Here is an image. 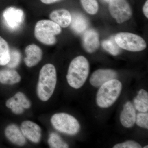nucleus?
Masks as SVG:
<instances>
[{"label": "nucleus", "mask_w": 148, "mask_h": 148, "mask_svg": "<svg viewBox=\"0 0 148 148\" xmlns=\"http://www.w3.org/2000/svg\"><path fill=\"white\" fill-rule=\"evenodd\" d=\"M56 82L55 66L50 64H45L40 71L37 84V95L41 101L45 102L50 99L54 92Z\"/></svg>", "instance_id": "f257e3e1"}, {"label": "nucleus", "mask_w": 148, "mask_h": 148, "mask_svg": "<svg viewBox=\"0 0 148 148\" xmlns=\"http://www.w3.org/2000/svg\"><path fill=\"white\" fill-rule=\"evenodd\" d=\"M89 69V63L84 56H79L73 59L66 76L69 85L75 89L82 87L88 77Z\"/></svg>", "instance_id": "f03ea898"}, {"label": "nucleus", "mask_w": 148, "mask_h": 148, "mask_svg": "<svg viewBox=\"0 0 148 148\" xmlns=\"http://www.w3.org/2000/svg\"><path fill=\"white\" fill-rule=\"evenodd\" d=\"M122 85L118 80L109 81L100 86L97 95L96 102L99 107L109 108L116 101L121 92Z\"/></svg>", "instance_id": "7ed1b4c3"}, {"label": "nucleus", "mask_w": 148, "mask_h": 148, "mask_svg": "<svg viewBox=\"0 0 148 148\" xmlns=\"http://www.w3.org/2000/svg\"><path fill=\"white\" fill-rule=\"evenodd\" d=\"M61 32V27L50 20H40L35 26V36L40 42L47 45H53L56 42L55 36Z\"/></svg>", "instance_id": "20e7f679"}, {"label": "nucleus", "mask_w": 148, "mask_h": 148, "mask_svg": "<svg viewBox=\"0 0 148 148\" xmlns=\"http://www.w3.org/2000/svg\"><path fill=\"white\" fill-rule=\"evenodd\" d=\"M51 122L55 129L67 135H76L80 129V125L77 120L68 114H56L51 117Z\"/></svg>", "instance_id": "39448f33"}, {"label": "nucleus", "mask_w": 148, "mask_h": 148, "mask_svg": "<svg viewBox=\"0 0 148 148\" xmlns=\"http://www.w3.org/2000/svg\"><path fill=\"white\" fill-rule=\"evenodd\" d=\"M116 43L121 48L131 51H140L147 47L145 40L135 34L127 32L118 33L114 37Z\"/></svg>", "instance_id": "423d86ee"}, {"label": "nucleus", "mask_w": 148, "mask_h": 148, "mask_svg": "<svg viewBox=\"0 0 148 148\" xmlns=\"http://www.w3.org/2000/svg\"><path fill=\"white\" fill-rule=\"evenodd\" d=\"M109 9L111 16L119 24L131 18L132 12L126 0H111Z\"/></svg>", "instance_id": "0eeeda50"}, {"label": "nucleus", "mask_w": 148, "mask_h": 148, "mask_svg": "<svg viewBox=\"0 0 148 148\" xmlns=\"http://www.w3.org/2000/svg\"><path fill=\"white\" fill-rule=\"evenodd\" d=\"M3 16L6 26L11 30H15L21 26L24 21V13L21 9L11 7L4 11Z\"/></svg>", "instance_id": "6e6552de"}, {"label": "nucleus", "mask_w": 148, "mask_h": 148, "mask_svg": "<svg viewBox=\"0 0 148 148\" xmlns=\"http://www.w3.org/2000/svg\"><path fill=\"white\" fill-rule=\"evenodd\" d=\"M6 106L15 114H21L24 109L30 108L31 103L23 92H18L6 102Z\"/></svg>", "instance_id": "1a4fd4ad"}, {"label": "nucleus", "mask_w": 148, "mask_h": 148, "mask_svg": "<svg viewBox=\"0 0 148 148\" xmlns=\"http://www.w3.org/2000/svg\"><path fill=\"white\" fill-rule=\"evenodd\" d=\"M20 128L25 138L32 143H39L41 138V129L39 125L30 121H25L21 123Z\"/></svg>", "instance_id": "9d476101"}, {"label": "nucleus", "mask_w": 148, "mask_h": 148, "mask_svg": "<svg viewBox=\"0 0 148 148\" xmlns=\"http://www.w3.org/2000/svg\"><path fill=\"white\" fill-rule=\"evenodd\" d=\"M117 74L115 71L111 69H99L91 75L90 83L95 87H99L103 84L111 80L116 79Z\"/></svg>", "instance_id": "9b49d317"}, {"label": "nucleus", "mask_w": 148, "mask_h": 148, "mask_svg": "<svg viewBox=\"0 0 148 148\" xmlns=\"http://www.w3.org/2000/svg\"><path fill=\"white\" fill-rule=\"evenodd\" d=\"M25 52L26 57L24 58V61L28 67L36 66L42 58V50L39 47L36 45L27 46L25 49Z\"/></svg>", "instance_id": "f8f14e48"}, {"label": "nucleus", "mask_w": 148, "mask_h": 148, "mask_svg": "<svg viewBox=\"0 0 148 148\" xmlns=\"http://www.w3.org/2000/svg\"><path fill=\"white\" fill-rule=\"evenodd\" d=\"M136 117V111L132 103L129 101L126 102L120 117L121 124L126 128L132 127L135 123Z\"/></svg>", "instance_id": "ddd939ff"}, {"label": "nucleus", "mask_w": 148, "mask_h": 148, "mask_svg": "<svg viewBox=\"0 0 148 148\" xmlns=\"http://www.w3.org/2000/svg\"><path fill=\"white\" fill-rule=\"evenodd\" d=\"M82 41L84 49L88 52L92 53L95 52L100 45L98 32L93 29L86 31L83 36Z\"/></svg>", "instance_id": "4468645a"}, {"label": "nucleus", "mask_w": 148, "mask_h": 148, "mask_svg": "<svg viewBox=\"0 0 148 148\" xmlns=\"http://www.w3.org/2000/svg\"><path fill=\"white\" fill-rule=\"evenodd\" d=\"M5 134L8 140L14 145L23 146L26 144V138L16 125H8L5 130Z\"/></svg>", "instance_id": "2eb2a0df"}, {"label": "nucleus", "mask_w": 148, "mask_h": 148, "mask_svg": "<svg viewBox=\"0 0 148 148\" xmlns=\"http://www.w3.org/2000/svg\"><path fill=\"white\" fill-rule=\"evenodd\" d=\"M49 16L51 21L63 28L69 27L71 21V15L69 11L65 9L53 11L50 14Z\"/></svg>", "instance_id": "dca6fc26"}, {"label": "nucleus", "mask_w": 148, "mask_h": 148, "mask_svg": "<svg viewBox=\"0 0 148 148\" xmlns=\"http://www.w3.org/2000/svg\"><path fill=\"white\" fill-rule=\"evenodd\" d=\"M21 77L18 72L13 69L0 71V83L3 84L13 85L18 83Z\"/></svg>", "instance_id": "f3484780"}, {"label": "nucleus", "mask_w": 148, "mask_h": 148, "mask_svg": "<svg viewBox=\"0 0 148 148\" xmlns=\"http://www.w3.org/2000/svg\"><path fill=\"white\" fill-rule=\"evenodd\" d=\"M71 28L78 34L82 33L87 29L88 22L87 19L82 14L75 13L71 16Z\"/></svg>", "instance_id": "a211bd4d"}, {"label": "nucleus", "mask_w": 148, "mask_h": 148, "mask_svg": "<svg viewBox=\"0 0 148 148\" xmlns=\"http://www.w3.org/2000/svg\"><path fill=\"white\" fill-rule=\"evenodd\" d=\"M135 108L140 112L145 113L148 111V93L146 90L142 89L138 92L134 99Z\"/></svg>", "instance_id": "6ab92c4d"}, {"label": "nucleus", "mask_w": 148, "mask_h": 148, "mask_svg": "<svg viewBox=\"0 0 148 148\" xmlns=\"http://www.w3.org/2000/svg\"><path fill=\"white\" fill-rule=\"evenodd\" d=\"M10 59V50L8 43L0 36V66L7 65Z\"/></svg>", "instance_id": "aec40b11"}, {"label": "nucleus", "mask_w": 148, "mask_h": 148, "mask_svg": "<svg viewBox=\"0 0 148 148\" xmlns=\"http://www.w3.org/2000/svg\"><path fill=\"white\" fill-rule=\"evenodd\" d=\"M102 45L104 49L113 56L119 55L121 51V48L115 40L114 37L103 41Z\"/></svg>", "instance_id": "412c9836"}, {"label": "nucleus", "mask_w": 148, "mask_h": 148, "mask_svg": "<svg viewBox=\"0 0 148 148\" xmlns=\"http://www.w3.org/2000/svg\"><path fill=\"white\" fill-rule=\"evenodd\" d=\"M48 143L51 148H69V145L61 139L58 134L55 132L50 134L48 140Z\"/></svg>", "instance_id": "4be33fe9"}, {"label": "nucleus", "mask_w": 148, "mask_h": 148, "mask_svg": "<svg viewBox=\"0 0 148 148\" xmlns=\"http://www.w3.org/2000/svg\"><path fill=\"white\" fill-rule=\"evenodd\" d=\"M81 2L85 10L89 14H94L97 13L98 5L96 0H81Z\"/></svg>", "instance_id": "5701e85b"}, {"label": "nucleus", "mask_w": 148, "mask_h": 148, "mask_svg": "<svg viewBox=\"0 0 148 148\" xmlns=\"http://www.w3.org/2000/svg\"><path fill=\"white\" fill-rule=\"evenodd\" d=\"M21 56L18 51H10V59L7 64L9 68L14 69L16 68L19 65L21 61Z\"/></svg>", "instance_id": "b1692460"}, {"label": "nucleus", "mask_w": 148, "mask_h": 148, "mask_svg": "<svg viewBox=\"0 0 148 148\" xmlns=\"http://www.w3.org/2000/svg\"><path fill=\"white\" fill-rule=\"evenodd\" d=\"M135 123L139 127L148 129V114L140 112L136 115Z\"/></svg>", "instance_id": "393cba45"}, {"label": "nucleus", "mask_w": 148, "mask_h": 148, "mask_svg": "<svg viewBox=\"0 0 148 148\" xmlns=\"http://www.w3.org/2000/svg\"><path fill=\"white\" fill-rule=\"evenodd\" d=\"M114 148H141L142 146L139 143L134 141H126L115 145Z\"/></svg>", "instance_id": "a878e982"}, {"label": "nucleus", "mask_w": 148, "mask_h": 148, "mask_svg": "<svg viewBox=\"0 0 148 148\" xmlns=\"http://www.w3.org/2000/svg\"><path fill=\"white\" fill-rule=\"evenodd\" d=\"M143 12L145 16L147 18H148V1L147 0L146 2L145 5L143 7Z\"/></svg>", "instance_id": "bb28decb"}, {"label": "nucleus", "mask_w": 148, "mask_h": 148, "mask_svg": "<svg viewBox=\"0 0 148 148\" xmlns=\"http://www.w3.org/2000/svg\"><path fill=\"white\" fill-rule=\"evenodd\" d=\"M59 1L60 0H40L42 2L45 4H50Z\"/></svg>", "instance_id": "cd10ccee"}, {"label": "nucleus", "mask_w": 148, "mask_h": 148, "mask_svg": "<svg viewBox=\"0 0 148 148\" xmlns=\"http://www.w3.org/2000/svg\"><path fill=\"white\" fill-rule=\"evenodd\" d=\"M104 1H106L107 2H110L111 0H104Z\"/></svg>", "instance_id": "c85d7f7f"}, {"label": "nucleus", "mask_w": 148, "mask_h": 148, "mask_svg": "<svg viewBox=\"0 0 148 148\" xmlns=\"http://www.w3.org/2000/svg\"><path fill=\"white\" fill-rule=\"evenodd\" d=\"M144 148H148V146L147 145V146H145V147H144Z\"/></svg>", "instance_id": "c756f323"}]
</instances>
